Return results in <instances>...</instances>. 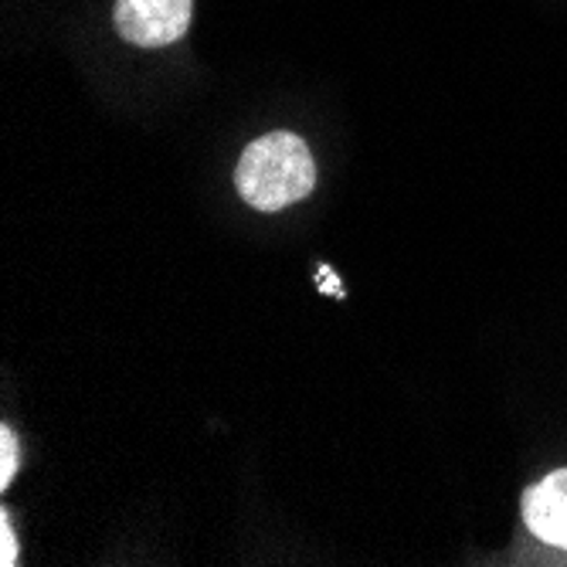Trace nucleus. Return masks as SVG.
<instances>
[{"label":"nucleus","instance_id":"nucleus-1","mask_svg":"<svg viewBox=\"0 0 567 567\" xmlns=\"http://www.w3.org/2000/svg\"><path fill=\"white\" fill-rule=\"evenodd\" d=\"M238 194L259 212H282L289 204L313 194L317 187V164L306 140L279 130L245 146L238 171H235Z\"/></svg>","mask_w":567,"mask_h":567},{"label":"nucleus","instance_id":"nucleus-2","mask_svg":"<svg viewBox=\"0 0 567 567\" xmlns=\"http://www.w3.org/2000/svg\"><path fill=\"white\" fill-rule=\"evenodd\" d=\"M194 0H116V31L136 48H164L187 34Z\"/></svg>","mask_w":567,"mask_h":567},{"label":"nucleus","instance_id":"nucleus-3","mask_svg":"<svg viewBox=\"0 0 567 567\" xmlns=\"http://www.w3.org/2000/svg\"><path fill=\"white\" fill-rule=\"evenodd\" d=\"M520 509L527 530L537 540L567 550V470H557L547 480L534 483L524 493Z\"/></svg>","mask_w":567,"mask_h":567},{"label":"nucleus","instance_id":"nucleus-4","mask_svg":"<svg viewBox=\"0 0 567 567\" xmlns=\"http://www.w3.org/2000/svg\"><path fill=\"white\" fill-rule=\"evenodd\" d=\"M18 466H21V445L18 435L4 425L0 429V489H8L14 483Z\"/></svg>","mask_w":567,"mask_h":567},{"label":"nucleus","instance_id":"nucleus-5","mask_svg":"<svg viewBox=\"0 0 567 567\" xmlns=\"http://www.w3.org/2000/svg\"><path fill=\"white\" fill-rule=\"evenodd\" d=\"M18 560H21V554H18V537H14L11 517L8 513H0V564L14 567Z\"/></svg>","mask_w":567,"mask_h":567}]
</instances>
